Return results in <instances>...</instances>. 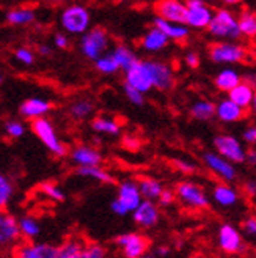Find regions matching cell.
Segmentation results:
<instances>
[{
  "mask_svg": "<svg viewBox=\"0 0 256 258\" xmlns=\"http://www.w3.org/2000/svg\"><path fill=\"white\" fill-rule=\"evenodd\" d=\"M175 199L176 202L184 206L189 211H204L209 208L211 199L206 194V190L203 189V186H200L195 181H181L176 189H175Z\"/></svg>",
  "mask_w": 256,
  "mask_h": 258,
  "instance_id": "6da1fadb",
  "label": "cell"
},
{
  "mask_svg": "<svg viewBox=\"0 0 256 258\" xmlns=\"http://www.w3.org/2000/svg\"><path fill=\"white\" fill-rule=\"evenodd\" d=\"M142 200L143 199L140 196L137 181H134V179H124L118 186L117 199L110 203V210L113 214L123 217L127 214H132V211L137 208Z\"/></svg>",
  "mask_w": 256,
  "mask_h": 258,
  "instance_id": "7a4b0ae2",
  "label": "cell"
},
{
  "mask_svg": "<svg viewBox=\"0 0 256 258\" xmlns=\"http://www.w3.org/2000/svg\"><path fill=\"white\" fill-rule=\"evenodd\" d=\"M208 30L212 36L223 38V40H237L240 36L237 19L228 10H219L214 13L212 19L208 25Z\"/></svg>",
  "mask_w": 256,
  "mask_h": 258,
  "instance_id": "3957f363",
  "label": "cell"
},
{
  "mask_svg": "<svg viewBox=\"0 0 256 258\" xmlns=\"http://www.w3.org/2000/svg\"><path fill=\"white\" fill-rule=\"evenodd\" d=\"M217 244L226 255H240L247 252V242L240 230L233 224H223L217 231Z\"/></svg>",
  "mask_w": 256,
  "mask_h": 258,
  "instance_id": "277c9868",
  "label": "cell"
},
{
  "mask_svg": "<svg viewBox=\"0 0 256 258\" xmlns=\"http://www.w3.org/2000/svg\"><path fill=\"white\" fill-rule=\"evenodd\" d=\"M32 129H33V133L36 134V137L43 142L44 147L50 153H54L55 156H58V158L65 156V154H66V147L61 144V140L57 136V131H55L54 124L50 123L46 117L32 120Z\"/></svg>",
  "mask_w": 256,
  "mask_h": 258,
  "instance_id": "5b68a950",
  "label": "cell"
},
{
  "mask_svg": "<svg viewBox=\"0 0 256 258\" xmlns=\"http://www.w3.org/2000/svg\"><path fill=\"white\" fill-rule=\"evenodd\" d=\"M60 21L65 32L72 33V35H82L88 32L90 29L92 15H90V11L82 5H71L61 13Z\"/></svg>",
  "mask_w": 256,
  "mask_h": 258,
  "instance_id": "8992f818",
  "label": "cell"
},
{
  "mask_svg": "<svg viewBox=\"0 0 256 258\" xmlns=\"http://www.w3.org/2000/svg\"><path fill=\"white\" fill-rule=\"evenodd\" d=\"M22 241L18 217L7 210H0V252H11Z\"/></svg>",
  "mask_w": 256,
  "mask_h": 258,
  "instance_id": "52a82bcc",
  "label": "cell"
},
{
  "mask_svg": "<svg viewBox=\"0 0 256 258\" xmlns=\"http://www.w3.org/2000/svg\"><path fill=\"white\" fill-rule=\"evenodd\" d=\"M214 147H215V153H219L222 158H225L229 162H233L234 165L245 162L247 150L233 136H228V134L217 136L214 139Z\"/></svg>",
  "mask_w": 256,
  "mask_h": 258,
  "instance_id": "ba28073f",
  "label": "cell"
},
{
  "mask_svg": "<svg viewBox=\"0 0 256 258\" xmlns=\"http://www.w3.org/2000/svg\"><path fill=\"white\" fill-rule=\"evenodd\" d=\"M80 49L87 58L98 60L101 55H104L109 49V36L106 30L102 29H93L90 32H85L80 41Z\"/></svg>",
  "mask_w": 256,
  "mask_h": 258,
  "instance_id": "9c48e42d",
  "label": "cell"
},
{
  "mask_svg": "<svg viewBox=\"0 0 256 258\" xmlns=\"http://www.w3.org/2000/svg\"><path fill=\"white\" fill-rule=\"evenodd\" d=\"M203 162L208 167V170L219 176L223 183H233L237 179V170L233 162L222 158L219 153L206 151L203 154Z\"/></svg>",
  "mask_w": 256,
  "mask_h": 258,
  "instance_id": "30bf717a",
  "label": "cell"
},
{
  "mask_svg": "<svg viewBox=\"0 0 256 258\" xmlns=\"http://www.w3.org/2000/svg\"><path fill=\"white\" fill-rule=\"evenodd\" d=\"M115 246L124 258H138L148 253L149 239L140 233H124L115 239Z\"/></svg>",
  "mask_w": 256,
  "mask_h": 258,
  "instance_id": "8fae6325",
  "label": "cell"
},
{
  "mask_svg": "<svg viewBox=\"0 0 256 258\" xmlns=\"http://www.w3.org/2000/svg\"><path fill=\"white\" fill-rule=\"evenodd\" d=\"M248 52L244 46L234 43H215L209 49V57L215 63H240L247 58Z\"/></svg>",
  "mask_w": 256,
  "mask_h": 258,
  "instance_id": "7c38bea8",
  "label": "cell"
},
{
  "mask_svg": "<svg viewBox=\"0 0 256 258\" xmlns=\"http://www.w3.org/2000/svg\"><path fill=\"white\" fill-rule=\"evenodd\" d=\"M57 246L47 242L21 241L18 246L10 252L11 258H55Z\"/></svg>",
  "mask_w": 256,
  "mask_h": 258,
  "instance_id": "4fadbf2b",
  "label": "cell"
},
{
  "mask_svg": "<svg viewBox=\"0 0 256 258\" xmlns=\"http://www.w3.org/2000/svg\"><path fill=\"white\" fill-rule=\"evenodd\" d=\"M212 15H214L212 10L203 0H187L184 24L194 29H208Z\"/></svg>",
  "mask_w": 256,
  "mask_h": 258,
  "instance_id": "5bb4252c",
  "label": "cell"
},
{
  "mask_svg": "<svg viewBox=\"0 0 256 258\" xmlns=\"http://www.w3.org/2000/svg\"><path fill=\"white\" fill-rule=\"evenodd\" d=\"M134 222L140 228H154L160 222V206L156 202L151 200H142L137 208L132 211Z\"/></svg>",
  "mask_w": 256,
  "mask_h": 258,
  "instance_id": "9a60e30c",
  "label": "cell"
},
{
  "mask_svg": "<svg viewBox=\"0 0 256 258\" xmlns=\"http://www.w3.org/2000/svg\"><path fill=\"white\" fill-rule=\"evenodd\" d=\"M145 64H146L148 73L151 76L152 87L160 90V92L173 88L175 76H173V71L168 64H165L162 61H156V60H145Z\"/></svg>",
  "mask_w": 256,
  "mask_h": 258,
  "instance_id": "2e32d148",
  "label": "cell"
},
{
  "mask_svg": "<svg viewBox=\"0 0 256 258\" xmlns=\"http://www.w3.org/2000/svg\"><path fill=\"white\" fill-rule=\"evenodd\" d=\"M124 73H126V84L138 90L140 93H146L152 88L151 76L148 73L145 61L137 58Z\"/></svg>",
  "mask_w": 256,
  "mask_h": 258,
  "instance_id": "e0dca14e",
  "label": "cell"
},
{
  "mask_svg": "<svg viewBox=\"0 0 256 258\" xmlns=\"http://www.w3.org/2000/svg\"><path fill=\"white\" fill-rule=\"evenodd\" d=\"M157 18L175 24L186 22V4L181 0H159L154 5Z\"/></svg>",
  "mask_w": 256,
  "mask_h": 258,
  "instance_id": "ac0fdd59",
  "label": "cell"
},
{
  "mask_svg": "<svg viewBox=\"0 0 256 258\" xmlns=\"http://www.w3.org/2000/svg\"><path fill=\"white\" fill-rule=\"evenodd\" d=\"M209 199H212L214 203L222 206V208H233V206H236L239 203L240 194L231 183H223L222 181V183L214 186Z\"/></svg>",
  "mask_w": 256,
  "mask_h": 258,
  "instance_id": "d6986e66",
  "label": "cell"
},
{
  "mask_svg": "<svg viewBox=\"0 0 256 258\" xmlns=\"http://www.w3.org/2000/svg\"><path fill=\"white\" fill-rule=\"evenodd\" d=\"M69 158L72 161V164H75L77 167H90V165H101L102 162V154L88 145H79L74 147L69 153Z\"/></svg>",
  "mask_w": 256,
  "mask_h": 258,
  "instance_id": "ffe728a7",
  "label": "cell"
},
{
  "mask_svg": "<svg viewBox=\"0 0 256 258\" xmlns=\"http://www.w3.org/2000/svg\"><path fill=\"white\" fill-rule=\"evenodd\" d=\"M215 115H217V118L223 123H236L244 118L245 110L239 107L237 104H234L229 98H226V99H222L219 104L215 106Z\"/></svg>",
  "mask_w": 256,
  "mask_h": 258,
  "instance_id": "44dd1931",
  "label": "cell"
},
{
  "mask_svg": "<svg viewBox=\"0 0 256 258\" xmlns=\"http://www.w3.org/2000/svg\"><path fill=\"white\" fill-rule=\"evenodd\" d=\"M228 98L231 99L234 104H237L242 109H248L251 104H254V92L253 85L248 82H239L233 90L228 92Z\"/></svg>",
  "mask_w": 256,
  "mask_h": 258,
  "instance_id": "7402d4cb",
  "label": "cell"
},
{
  "mask_svg": "<svg viewBox=\"0 0 256 258\" xmlns=\"http://www.w3.org/2000/svg\"><path fill=\"white\" fill-rule=\"evenodd\" d=\"M49 110H50V102L41 98H30L27 101H24L21 106V115L29 120L41 118Z\"/></svg>",
  "mask_w": 256,
  "mask_h": 258,
  "instance_id": "603a6c76",
  "label": "cell"
},
{
  "mask_svg": "<svg viewBox=\"0 0 256 258\" xmlns=\"http://www.w3.org/2000/svg\"><path fill=\"white\" fill-rule=\"evenodd\" d=\"M154 27L159 29L168 40H175V41H183L189 36V29L186 27V24H175V22H168L165 19L156 18L154 19Z\"/></svg>",
  "mask_w": 256,
  "mask_h": 258,
  "instance_id": "cb8c5ba5",
  "label": "cell"
},
{
  "mask_svg": "<svg viewBox=\"0 0 256 258\" xmlns=\"http://www.w3.org/2000/svg\"><path fill=\"white\" fill-rule=\"evenodd\" d=\"M18 227L22 241H35L41 233V225L36 217L25 214L18 219Z\"/></svg>",
  "mask_w": 256,
  "mask_h": 258,
  "instance_id": "d4e9b609",
  "label": "cell"
},
{
  "mask_svg": "<svg viewBox=\"0 0 256 258\" xmlns=\"http://www.w3.org/2000/svg\"><path fill=\"white\" fill-rule=\"evenodd\" d=\"M140 196L143 200H151V202H157L159 196L163 190V184L156 178H142L137 181Z\"/></svg>",
  "mask_w": 256,
  "mask_h": 258,
  "instance_id": "484cf974",
  "label": "cell"
},
{
  "mask_svg": "<svg viewBox=\"0 0 256 258\" xmlns=\"http://www.w3.org/2000/svg\"><path fill=\"white\" fill-rule=\"evenodd\" d=\"M167 44H168V38L156 27H152L142 40V46L148 52H157V50L163 49Z\"/></svg>",
  "mask_w": 256,
  "mask_h": 258,
  "instance_id": "4316f807",
  "label": "cell"
},
{
  "mask_svg": "<svg viewBox=\"0 0 256 258\" xmlns=\"http://www.w3.org/2000/svg\"><path fill=\"white\" fill-rule=\"evenodd\" d=\"M77 175L95 179L98 183L102 184H112L115 181V178L101 165H90V167H77Z\"/></svg>",
  "mask_w": 256,
  "mask_h": 258,
  "instance_id": "83f0119b",
  "label": "cell"
},
{
  "mask_svg": "<svg viewBox=\"0 0 256 258\" xmlns=\"http://www.w3.org/2000/svg\"><path fill=\"white\" fill-rule=\"evenodd\" d=\"M240 81H242V77L237 71H234L231 68H226L217 74L215 87L219 88L220 92H229V90H233Z\"/></svg>",
  "mask_w": 256,
  "mask_h": 258,
  "instance_id": "f1b7e54d",
  "label": "cell"
},
{
  "mask_svg": "<svg viewBox=\"0 0 256 258\" xmlns=\"http://www.w3.org/2000/svg\"><path fill=\"white\" fill-rule=\"evenodd\" d=\"M190 115L195 120L208 121V120L215 117V104L208 99H200L190 107Z\"/></svg>",
  "mask_w": 256,
  "mask_h": 258,
  "instance_id": "f546056e",
  "label": "cell"
},
{
  "mask_svg": "<svg viewBox=\"0 0 256 258\" xmlns=\"http://www.w3.org/2000/svg\"><path fill=\"white\" fill-rule=\"evenodd\" d=\"M87 239L83 236H69L63 241L60 246H57V253L55 258H71L75 252H77Z\"/></svg>",
  "mask_w": 256,
  "mask_h": 258,
  "instance_id": "4dcf8cb0",
  "label": "cell"
},
{
  "mask_svg": "<svg viewBox=\"0 0 256 258\" xmlns=\"http://www.w3.org/2000/svg\"><path fill=\"white\" fill-rule=\"evenodd\" d=\"M71 258H107V249L99 242H93L87 239L83 242V246Z\"/></svg>",
  "mask_w": 256,
  "mask_h": 258,
  "instance_id": "1f68e13d",
  "label": "cell"
},
{
  "mask_svg": "<svg viewBox=\"0 0 256 258\" xmlns=\"http://www.w3.org/2000/svg\"><path fill=\"white\" fill-rule=\"evenodd\" d=\"M92 127L99 134H107V136H118L121 131V126L117 120L107 118V117H98L92 121Z\"/></svg>",
  "mask_w": 256,
  "mask_h": 258,
  "instance_id": "d6a6232c",
  "label": "cell"
},
{
  "mask_svg": "<svg viewBox=\"0 0 256 258\" xmlns=\"http://www.w3.org/2000/svg\"><path fill=\"white\" fill-rule=\"evenodd\" d=\"M110 55L113 57V60L117 61V64H118V68L120 70H127L131 67V64L137 60V57H135V54L132 52V50L127 47V46H117L115 47L112 52H110Z\"/></svg>",
  "mask_w": 256,
  "mask_h": 258,
  "instance_id": "836d02e7",
  "label": "cell"
},
{
  "mask_svg": "<svg viewBox=\"0 0 256 258\" xmlns=\"http://www.w3.org/2000/svg\"><path fill=\"white\" fill-rule=\"evenodd\" d=\"M35 11L29 8H16L8 11L7 21L13 25H25V24H32L35 21Z\"/></svg>",
  "mask_w": 256,
  "mask_h": 258,
  "instance_id": "e575fe53",
  "label": "cell"
},
{
  "mask_svg": "<svg viewBox=\"0 0 256 258\" xmlns=\"http://www.w3.org/2000/svg\"><path fill=\"white\" fill-rule=\"evenodd\" d=\"M237 27L240 35H245L248 38L254 36L256 33V16L253 11H244L240 15V18L237 19Z\"/></svg>",
  "mask_w": 256,
  "mask_h": 258,
  "instance_id": "d590c367",
  "label": "cell"
},
{
  "mask_svg": "<svg viewBox=\"0 0 256 258\" xmlns=\"http://www.w3.org/2000/svg\"><path fill=\"white\" fill-rule=\"evenodd\" d=\"M13 196H15V186H13L8 176L0 173V210H5L11 203Z\"/></svg>",
  "mask_w": 256,
  "mask_h": 258,
  "instance_id": "8d00e7d4",
  "label": "cell"
},
{
  "mask_svg": "<svg viewBox=\"0 0 256 258\" xmlns=\"http://www.w3.org/2000/svg\"><path fill=\"white\" fill-rule=\"evenodd\" d=\"M95 110V104L90 99H80V101H75L74 104L71 106L69 112L75 120H85L88 118L90 115L93 113Z\"/></svg>",
  "mask_w": 256,
  "mask_h": 258,
  "instance_id": "74e56055",
  "label": "cell"
},
{
  "mask_svg": "<svg viewBox=\"0 0 256 258\" xmlns=\"http://www.w3.org/2000/svg\"><path fill=\"white\" fill-rule=\"evenodd\" d=\"M41 192L46 199H49L50 202L55 203H61L66 200V194L60 186H57L55 183H43L41 184Z\"/></svg>",
  "mask_w": 256,
  "mask_h": 258,
  "instance_id": "f35d334b",
  "label": "cell"
},
{
  "mask_svg": "<svg viewBox=\"0 0 256 258\" xmlns=\"http://www.w3.org/2000/svg\"><path fill=\"white\" fill-rule=\"evenodd\" d=\"M96 61V68L98 71L101 73H104V74H113V73H117L120 68H118V64L117 61L113 60V57L110 54H104V55H101Z\"/></svg>",
  "mask_w": 256,
  "mask_h": 258,
  "instance_id": "ab89813d",
  "label": "cell"
},
{
  "mask_svg": "<svg viewBox=\"0 0 256 258\" xmlns=\"http://www.w3.org/2000/svg\"><path fill=\"white\" fill-rule=\"evenodd\" d=\"M5 133L11 137V139H19L24 136L25 133V127L21 121H16V120H11L5 124Z\"/></svg>",
  "mask_w": 256,
  "mask_h": 258,
  "instance_id": "60d3db41",
  "label": "cell"
},
{
  "mask_svg": "<svg viewBox=\"0 0 256 258\" xmlns=\"http://www.w3.org/2000/svg\"><path fill=\"white\" fill-rule=\"evenodd\" d=\"M124 95H126V98L129 99L132 104H135V106H142L143 102H145V99H143V93H140L138 90H135L134 87H131V85H127L126 82H124Z\"/></svg>",
  "mask_w": 256,
  "mask_h": 258,
  "instance_id": "b9f144b4",
  "label": "cell"
},
{
  "mask_svg": "<svg viewBox=\"0 0 256 258\" xmlns=\"http://www.w3.org/2000/svg\"><path fill=\"white\" fill-rule=\"evenodd\" d=\"M15 57L18 61H21L22 64H27V67H30V64H33V61H35V54L29 47H19L15 52Z\"/></svg>",
  "mask_w": 256,
  "mask_h": 258,
  "instance_id": "7bdbcfd3",
  "label": "cell"
},
{
  "mask_svg": "<svg viewBox=\"0 0 256 258\" xmlns=\"http://www.w3.org/2000/svg\"><path fill=\"white\" fill-rule=\"evenodd\" d=\"M175 202H176V199H175V190L163 187V190H162V194L159 196V199H157L156 203L159 206H163V208H167V206H172Z\"/></svg>",
  "mask_w": 256,
  "mask_h": 258,
  "instance_id": "ee69618b",
  "label": "cell"
},
{
  "mask_svg": "<svg viewBox=\"0 0 256 258\" xmlns=\"http://www.w3.org/2000/svg\"><path fill=\"white\" fill-rule=\"evenodd\" d=\"M242 231H244V235H247L248 238H254V235H256V219H254V216H248L244 219V222H242Z\"/></svg>",
  "mask_w": 256,
  "mask_h": 258,
  "instance_id": "f6af8a7d",
  "label": "cell"
},
{
  "mask_svg": "<svg viewBox=\"0 0 256 258\" xmlns=\"http://www.w3.org/2000/svg\"><path fill=\"white\" fill-rule=\"evenodd\" d=\"M175 164H176V169H178V170H181L183 173H194V172L197 170L195 164L187 162V161H183V159H178Z\"/></svg>",
  "mask_w": 256,
  "mask_h": 258,
  "instance_id": "bcb514c9",
  "label": "cell"
},
{
  "mask_svg": "<svg viewBox=\"0 0 256 258\" xmlns=\"http://www.w3.org/2000/svg\"><path fill=\"white\" fill-rule=\"evenodd\" d=\"M242 139H244L245 144L253 145L254 142H256V127H254V126L247 127L245 131H244V134H242Z\"/></svg>",
  "mask_w": 256,
  "mask_h": 258,
  "instance_id": "7dc6e473",
  "label": "cell"
},
{
  "mask_svg": "<svg viewBox=\"0 0 256 258\" xmlns=\"http://www.w3.org/2000/svg\"><path fill=\"white\" fill-rule=\"evenodd\" d=\"M186 64L190 68H198L200 67V57L197 52H189L186 55Z\"/></svg>",
  "mask_w": 256,
  "mask_h": 258,
  "instance_id": "c3c4849f",
  "label": "cell"
},
{
  "mask_svg": "<svg viewBox=\"0 0 256 258\" xmlns=\"http://www.w3.org/2000/svg\"><path fill=\"white\" fill-rule=\"evenodd\" d=\"M54 43L58 49H66L68 47V38L61 33H57L55 38H54Z\"/></svg>",
  "mask_w": 256,
  "mask_h": 258,
  "instance_id": "681fc988",
  "label": "cell"
},
{
  "mask_svg": "<svg viewBox=\"0 0 256 258\" xmlns=\"http://www.w3.org/2000/svg\"><path fill=\"white\" fill-rule=\"evenodd\" d=\"M244 192H245V196L250 197V199L254 197V194H256V184H254L253 179H250V181H247L244 184Z\"/></svg>",
  "mask_w": 256,
  "mask_h": 258,
  "instance_id": "f907efd6",
  "label": "cell"
},
{
  "mask_svg": "<svg viewBox=\"0 0 256 258\" xmlns=\"http://www.w3.org/2000/svg\"><path fill=\"white\" fill-rule=\"evenodd\" d=\"M170 253V249L167 247V246H159V247H156V252L152 253L156 258H163V256H167Z\"/></svg>",
  "mask_w": 256,
  "mask_h": 258,
  "instance_id": "816d5d0a",
  "label": "cell"
},
{
  "mask_svg": "<svg viewBox=\"0 0 256 258\" xmlns=\"http://www.w3.org/2000/svg\"><path fill=\"white\" fill-rule=\"evenodd\" d=\"M38 52L46 57V55H50V54H52V49H50L47 44H40V46H38Z\"/></svg>",
  "mask_w": 256,
  "mask_h": 258,
  "instance_id": "f5cc1de1",
  "label": "cell"
},
{
  "mask_svg": "<svg viewBox=\"0 0 256 258\" xmlns=\"http://www.w3.org/2000/svg\"><path fill=\"white\" fill-rule=\"evenodd\" d=\"M245 162H250L251 165H254V162H256V153L254 151H247Z\"/></svg>",
  "mask_w": 256,
  "mask_h": 258,
  "instance_id": "db71d44e",
  "label": "cell"
},
{
  "mask_svg": "<svg viewBox=\"0 0 256 258\" xmlns=\"http://www.w3.org/2000/svg\"><path fill=\"white\" fill-rule=\"evenodd\" d=\"M242 0H223V4H226V5H237Z\"/></svg>",
  "mask_w": 256,
  "mask_h": 258,
  "instance_id": "11a10c76",
  "label": "cell"
},
{
  "mask_svg": "<svg viewBox=\"0 0 256 258\" xmlns=\"http://www.w3.org/2000/svg\"><path fill=\"white\" fill-rule=\"evenodd\" d=\"M138 258H156L152 253H145V255H142V256H138Z\"/></svg>",
  "mask_w": 256,
  "mask_h": 258,
  "instance_id": "9f6ffc18",
  "label": "cell"
},
{
  "mask_svg": "<svg viewBox=\"0 0 256 258\" xmlns=\"http://www.w3.org/2000/svg\"><path fill=\"white\" fill-rule=\"evenodd\" d=\"M190 258H206L204 255H201V253H197V255H192Z\"/></svg>",
  "mask_w": 256,
  "mask_h": 258,
  "instance_id": "6f0895ef",
  "label": "cell"
},
{
  "mask_svg": "<svg viewBox=\"0 0 256 258\" xmlns=\"http://www.w3.org/2000/svg\"><path fill=\"white\" fill-rule=\"evenodd\" d=\"M2 82H4V74L0 73V84H2Z\"/></svg>",
  "mask_w": 256,
  "mask_h": 258,
  "instance_id": "680465c9",
  "label": "cell"
},
{
  "mask_svg": "<svg viewBox=\"0 0 256 258\" xmlns=\"http://www.w3.org/2000/svg\"><path fill=\"white\" fill-rule=\"evenodd\" d=\"M49 2H65V0H49Z\"/></svg>",
  "mask_w": 256,
  "mask_h": 258,
  "instance_id": "91938a15",
  "label": "cell"
},
{
  "mask_svg": "<svg viewBox=\"0 0 256 258\" xmlns=\"http://www.w3.org/2000/svg\"><path fill=\"white\" fill-rule=\"evenodd\" d=\"M0 258H5V256H4V255H2V253H0Z\"/></svg>",
  "mask_w": 256,
  "mask_h": 258,
  "instance_id": "94428289",
  "label": "cell"
}]
</instances>
